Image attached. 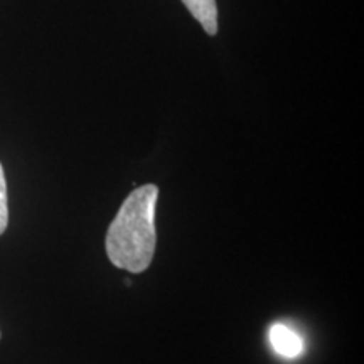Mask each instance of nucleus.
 Segmentation results:
<instances>
[{
    "instance_id": "nucleus-1",
    "label": "nucleus",
    "mask_w": 364,
    "mask_h": 364,
    "mask_svg": "<svg viewBox=\"0 0 364 364\" xmlns=\"http://www.w3.org/2000/svg\"><path fill=\"white\" fill-rule=\"evenodd\" d=\"M157 186L145 184L132 191L118 209L105 238L112 265L130 273H142L150 267L157 245Z\"/></svg>"
},
{
    "instance_id": "nucleus-2",
    "label": "nucleus",
    "mask_w": 364,
    "mask_h": 364,
    "mask_svg": "<svg viewBox=\"0 0 364 364\" xmlns=\"http://www.w3.org/2000/svg\"><path fill=\"white\" fill-rule=\"evenodd\" d=\"M270 343L272 348L275 349L280 356L284 358H297L304 351L302 338L297 332L290 329V327L275 324L270 329Z\"/></svg>"
},
{
    "instance_id": "nucleus-3",
    "label": "nucleus",
    "mask_w": 364,
    "mask_h": 364,
    "mask_svg": "<svg viewBox=\"0 0 364 364\" xmlns=\"http://www.w3.org/2000/svg\"><path fill=\"white\" fill-rule=\"evenodd\" d=\"M191 16L194 17L203 29L209 36H215L218 33V6L216 0H182Z\"/></svg>"
},
{
    "instance_id": "nucleus-4",
    "label": "nucleus",
    "mask_w": 364,
    "mask_h": 364,
    "mask_svg": "<svg viewBox=\"0 0 364 364\" xmlns=\"http://www.w3.org/2000/svg\"><path fill=\"white\" fill-rule=\"evenodd\" d=\"M9 225V203H7V182L4 167L0 164V235L7 230Z\"/></svg>"
}]
</instances>
